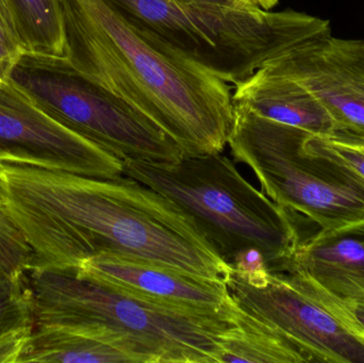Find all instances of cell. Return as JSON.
<instances>
[{"label":"cell","instance_id":"6da1fadb","mask_svg":"<svg viewBox=\"0 0 364 363\" xmlns=\"http://www.w3.org/2000/svg\"><path fill=\"white\" fill-rule=\"evenodd\" d=\"M0 196L31 249L30 269L76 270L109 253L226 285L230 278L232 269L184 211L125 175L94 178L0 162Z\"/></svg>","mask_w":364,"mask_h":363},{"label":"cell","instance_id":"7a4b0ae2","mask_svg":"<svg viewBox=\"0 0 364 363\" xmlns=\"http://www.w3.org/2000/svg\"><path fill=\"white\" fill-rule=\"evenodd\" d=\"M65 58L168 134L184 156L222 153L235 123L232 85L106 0H59Z\"/></svg>","mask_w":364,"mask_h":363},{"label":"cell","instance_id":"3957f363","mask_svg":"<svg viewBox=\"0 0 364 363\" xmlns=\"http://www.w3.org/2000/svg\"><path fill=\"white\" fill-rule=\"evenodd\" d=\"M123 175L177 205L229 266L242 251L257 249L269 271L280 272L305 239L297 220L250 185L224 151L171 163L123 161Z\"/></svg>","mask_w":364,"mask_h":363},{"label":"cell","instance_id":"277c9868","mask_svg":"<svg viewBox=\"0 0 364 363\" xmlns=\"http://www.w3.org/2000/svg\"><path fill=\"white\" fill-rule=\"evenodd\" d=\"M139 29L230 85L299 43L331 33V23L297 11L244 9L200 0H106Z\"/></svg>","mask_w":364,"mask_h":363},{"label":"cell","instance_id":"5b68a950","mask_svg":"<svg viewBox=\"0 0 364 363\" xmlns=\"http://www.w3.org/2000/svg\"><path fill=\"white\" fill-rule=\"evenodd\" d=\"M34 326L98 324L125 335L161 363H218L220 342L235 325L232 313L181 310L138 300L85 277L74 269L26 272Z\"/></svg>","mask_w":364,"mask_h":363},{"label":"cell","instance_id":"8992f818","mask_svg":"<svg viewBox=\"0 0 364 363\" xmlns=\"http://www.w3.org/2000/svg\"><path fill=\"white\" fill-rule=\"evenodd\" d=\"M227 146L261 191L295 219L333 229L364 219V178L325 153L308 148L310 132L265 119L233 104Z\"/></svg>","mask_w":364,"mask_h":363},{"label":"cell","instance_id":"52a82bcc","mask_svg":"<svg viewBox=\"0 0 364 363\" xmlns=\"http://www.w3.org/2000/svg\"><path fill=\"white\" fill-rule=\"evenodd\" d=\"M8 81L51 119L122 162L171 163L184 156L159 126L81 74L65 57L25 53Z\"/></svg>","mask_w":364,"mask_h":363},{"label":"cell","instance_id":"ba28073f","mask_svg":"<svg viewBox=\"0 0 364 363\" xmlns=\"http://www.w3.org/2000/svg\"><path fill=\"white\" fill-rule=\"evenodd\" d=\"M242 310L269 324L311 362L364 363V338L348 330L284 272L248 283L231 272L227 283Z\"/></svg>","mask_w":364,"mask_h":363},{"label":"cell","instance_id":"9c48e42d","mask_svg":"<svg viewBox=\"0 0 364 363\" xmlns=\"http://www.w3.org/2000/svg\"><path fill=\"white\" fill-rule=\"evenodd\" d=\"M0 162L94 178L123 175V162L51 119L12 83L0 85Z\"/></svg>","mask_w":364,"mask_h":363},{"label":"cell","instance_id":"30bf717a","mask_svg":"<svg viewBox=\"0 0 364 363\" xmlns=\"http://www.w3.org/2000/svg\"><path fill=\"white\" fill-rule=\"evenodd\" d=\"M262 66L294 79L335 121L336 129L364 134V40L331 33L299 43Z\"/></svg>","mask_w":364,"mask_h":363},{"label":"cell","instance_id":"8fae6325","mask_svg":"<svg viewBox=\"0 0 364 363\" xmlns=\"http://www.w3.org/2000/svg\"><path fill=\"white\" fill-rule=\"evenodd\" d=\"M79 276L138 300L192 313H232L237 308L226 283L183 274L159 264L100 253L81 262Z\"/></svg>","mask_w":364,"mask_h":363},{"label":"cell","instance_id":"7c38bea8","mask_svg":"<svg viewBox=\"0 0 364 363\" xmlns=\"http://www.w3.org/2000/svg\"><path fill=\"white\" fill-rule=\"evenodd\" d=\"M280 272L301 275L337 298H364V219L306 237Z\"/></svg>","mask_w":364,"mask_h":363},{"label":"cell","instance_id":"4fadbf2b","mask_svg":"<svg viewBox=\"0 0 364 363\" xmlns=\"http://www.w3.org/2000/svg\"><path fill=\"white\" fill-rule=\"evenodd\" d=\"M157 363L142 345L98 324L34 326L17 363Z\"/></svg>","mask_w":364,"mask_h":363},{"label":"cell","instance_id":"5bb4252c","mask_svg":"<svg viewBox=\"0 0 364 363\" xmlns=\"http://www.w3.org/2000/svg\"><path fill=\"white\" fill-rule=\"evenodd\" d=\"M232 99L260 117L312 134L336 129L331 115L307 89L265 66L233 85Z\"/></svg>","mask_w":364,"mask_h":363},{"label":"cell","instance_id":"9a60e30c","mask_svg":"<svg viewBox=\"0 0 364 363\" xmlns=\"http://www.w3.org/2000/svg\"><path fill=\"white\" fill-rule=\"evenodd\" d=\"M223 362H311L294 343L277 330L240 308L237 323L225 335L220 342L218 363Z\"/></svg>","mask_w":364,"mask_h":363},{"label":"cell","instance_id":"2e32d148","mask_svg":"<svg viewBox=\"0 0 364 363\" xmlns=\"http://www.w3.org/2000/svg\"><path fill=\"white\" fill-rule=\"evenodd\" d=\"M27 53L65 57L59 0H6Z\"/></svg>","mask_w":364,"mask_h":363},{"label":"cell","instance_id":"e0dca14e","mask_svg":"<svg viewBox=\"0 0 364 363\" xmlns=\"http://www.w3.org/2000/svg\"><path fill=\"white\" fill-rule=\"evenodd\" d=\"M305 145L342 162L364 178V134L343 129L327 134H309Z\"/></svg>","mask_w":364,"mask_h":363},{"label":"cell","instance_id":"ac0fdd59","mask_svg":"<svg viewBox=\"0 0 364 363\" xmlns=\"http://www.w3.org/2000/svg\"><path fill=\"white\" fill-rule=\"evenodd\" d=\"M28 325L34 322L26 274L0 277V334Z\"/></svg>","mask_w":364,"mask_h":363},{"label":"cell","instance_id":"d6986e66","mask_svg":"<svg viewBox=\"0 0 364 363\" xmlns=\"http://www.w3.org/2000/svg\"><path fill=\"white\" fill-rule=\"evenodd\" d=\"M32 251L0 196V277L23 276L31 268Z\"/></svg>","mask_w":364,"mask_h":363},{"label":"cell","instance_id":"ffe728a7","mask_svg":"<svg viewBox=\"0 0 364 363\" xmlns=\"http://www.w3.org/2000/svg\"><path fill=\"white\" fill-rule=\"evenodd\" d=\"M27 53L6 0H0V85L9 80L13 68Z\"/></svg>","mask_w":364,"mask_h":363},{"label":"cell","instance_id":"44dd1931","mask_svg":"<svg viewBox=\"0 0 364 363\" xmlns=\"http://www.w3.org/2000/svg\"><path fill=\"white\" fill-rule=\"evenodd\" d=\"M33 330L28 325L0 334V363H17Z\"/></svg>","mask_w":364,"mask_h":363},{"label":"cell","instance_id":"7402d4cb","mask_svg":"<svg viewBox=\"0 0 364 363\" xmlns=\"http://www.w3.org/2000/svg\"><path fill=\"white\" fill-rule=\"evenodd\" d=\"M240 6L247 9H260V10L269 11L277 6L279 0H235Z\"/></svg>","mask_w":364,"mask_h":363},{"label":"cell","instance_id":"603a6c76","mask_svg":"<svg viewBox=\"0 0 364 363\" xmlns=\"http://www.w3.org/2000/svg\"><path fill=\"white\" fill-rule=\"evenodd\" d=\"M200 1L214 2V4H228V6H239V8H243V6H240V4H237V2L235 1V0H200Z\"/></svg>","mask_w":364,"mask_h":363}]
</instances>
